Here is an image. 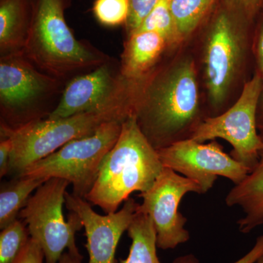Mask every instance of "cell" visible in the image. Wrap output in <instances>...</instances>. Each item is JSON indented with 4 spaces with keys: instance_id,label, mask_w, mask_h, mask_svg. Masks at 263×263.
I'll use <instances>...</instances> for the list:
<instances>
[{
    "instance_id": "1",
    "label": "cell",
    "mask_w": 263,
    "mask_h": 263,
    "mask_svg": "<svg viewBox=\"0 0 263 263\" xmlns=\"http://www.w3.org/2000/svg\"><path fill=\"white\" fill-rule=\"evenodd\" d=\"M135 82L132 114L156 150L190 138L200 118L195 65L186 60Z\"/></svg>"
},
{
    "instance_id": "2",
    "label": "cell",
    "mask_w": 263,
    "mask_h": 263,
    "mask_svg": "<svg viewBox=\"0 0 263 263\" xmlns=\"http://www.w3.org/2000/svg\"><path fill=\"white\" fill-rule=\"evenodd\" d=\"M69 0H34L24 56L40 70L64 81L109 61L103 52L76 39L65 18Z\"/></svg>"
},
{
    "instance_id": "3",
    "label": "cell",
    "mask_w": 263,
    "mask_h": 263,
    "mask_svg": "<svg viewBox=\"0 0 263 263\" xmlns=\"http://www.w3.org/2000/svg\"><path fill=\"white\" fill-rule=\"evenodd\" d=\"M163 168L157 151L131 114L123 122L117 143L104 158L85 200L106 214L117 212L132 193L149 190Z\"/></svg>"
},
{
    "instance_id": "4",
    "label": "cell",
    "mask_w": 263,
    "mask_h": 263,
    "mask_svg": "<svg viewBox=\"0 0 263 263\" xmlns=\"http://www.w3.org/2000/svg\"><path fill=\"white\" fill-rule=\"evenodd\" d=\"M129 116L124 110L88 112L63 119H37L11 129L1 124V138L12 141L9 174L19 176L27 167L54 153L72 140L89 136L105 123L124 122Z\"/></svg>"
},
{
    "instance_id": "5",
    "label": "cell",
    "mask_w": 263,
    "mask_h": 263,
    "mask_svg": "<svg viewBox=\"0 0 263 263\" xmlns=\"http://www.w3.org/2000/svg\"><path fill=\"white\" fill-rule=\"evenodd\" d=\"M62 81L37 68L23 51L1 56V124L15 129L47 118L48 105L62 90Z\"/></svg>"
},
{
    "instance_id": "6",
    "label": "cell",
    "mask_w": 263,
    "mask_h": 263,
    "mask_svg": "<svg viewBox=\"0 0 263 263\" xmlns=\"http://www.w3.org/2000/svg\"><path fill=\"white\" fill-rule=\"evenodd\" d=\"M122 123L113 121L102 124L94 133L68 142L21 175L67 180L72 185V194L85 199L94 186L104 158L117 143Z\"/></svg>"
},
{
    "instance_id": "7",
    "label": "cell",
    "mask_w": 263,
    "mask_h": 263,
    "mask_svg": "<svg viewBox=\"0 0 263 263\" xmlns=\"http://www.w3.org/2000/svg\"><path fill=\"white\" fill-rule=\"evenodd\" d=\"M70 183L67 180L48 179L31 195L19 216L28 228L31 238L39 243L45 263H58L65 249L79 250L76 234L84 228L80 217L70 212L68 221L64 217L65 193Z\"/></svg>"
},
{
    "instance_id": "8",
    "label": "cell",
    "mask_w": 263,
    "mask_h": 263,
    "mask_svg": "<svg viewBox=\"0 0 263 263\" xmlns=\"http://www.w3.org/2000/svg\"><path fill=\"white\" fill-rule=\"evenodd\" d=\"M262 86V78L256 72L246 83L234 105L219 115L205 118L194 129L190 138L200 143L216 138L228 141L233 148L230 155L251 172L258 163L263 145L257 125Z\"/></svg>"
},
{
    "instance_id": "9",
    "label": "cell",
    "mask_w": 263,
    "mask_h": 263,
    "mask_svg": "<svg viewBox=\"0 0 263 263\" xmlns=\"http://www.w3.org/2000/svg\"><path fill=\"white\" fill-rule=\"evenodd\" d=\"M134 82L122 76L111 60L67 83L54 110L47 118L63 119L83 113L110 110L132 114Z\"/></svg>"
},
{
    "instance_id": "10",
    "label": "cell",
    "mask_w": 263,
    "mask_h": 263,
    "mask_svg": "<svg viewBox=\"0 0 263 263\" xmlns=\"http://www.w3.org/2000/svg\"><path fill=\"white\" fill-rule=\"evenodd\" d=\"M190 193L202 194L195 181L164 167L152 187L140 193L142 203L138 210L150 216L160 249H173L190 240V232L185 228L187 219L179 212L184 195Z\"/></svg>"
},
{
    "instance_id": "11",
    "label": "cell",
    "mask_w": 263,
    "mask_h": 263,
    "mask_svg": "<svg viewBox=\"0 0 263 263\" xmlns=\"http://www.w3.org/2000/svg\"><path fill=\"white\" fill-rule=\"evenodd\" d=\"M157 151L164 167L195 181L202 194L212 190L219 176L236 185L250 172L216 141L205 144L187 138Z\"/></svg>"
},
{
    "instance_id": "12",
    "label": "cell",
    "mask_w": 263,
    "mask_h": 263,
    "mask_svg": "<svg viewBox=\"0 0 263 263\" xmlns=\"http://www.w3.org/2000/svg\"><path fill=\"white\" fill-rule=\"evenodd\" d=\"M245 34L226 12L219 13L212 24L205 46V66L209 98L214 107L224 101L243 60Z\"/></svg>"
},
{
    "instance_id": "13",
    "label": "cell",
    "mask_w": 263,
    "mask_h": 263,
    "mask_svg": "<svg viewBox=\"0 0 263 263\" xmlns=\"http://www.w3.org/2000/svg\"><path fill=\"white\" fill-rule=\"evenodd\" d=\"M138 205L129 197L120 210L103 216L95 212L85 199L65 193L66 207L79 216L84 226L88 263H118V243L134 219Z\"/></svg>"
},
{
    "instance_id": "14",
    "label": "cell",
    "mask_w": 263,
    "mask_h": 263,
    "mask_svg": "<svg viewBox=\"0 0 263 263\" xmlns=\"http://www.w3.org/2000/svg\"><path fill=\"white\" fill-rule=\"evenodd\" d=\"M263 141V135H261ZM226 205L239 207L243 217L237 221L240 233H251L263 226V145L259 152L258 163L238 184L228 193Z\"/></svg>"
},
{
    "instance_id": "15",
    "label": "cell",
    "mask_w": 263,
    "mask_h": 263,
    "mask_svg": "<svg viewBox=\"0 0 263 263\" xmlns=\"http://www.w3.org/2000/svg\"><path fill=\"white\" fill-rule=\"evenodd\" d=\"M167 45L166 40L155 32L143 31L128 36L119 66L123 77L132 82L146 77Z\"/></svg>"
},
{
    "instance_id": "16",
    "label": "cell",
    "mask_w": 263,
    "mask_h": 263,
    "mask_svg": "<svg viewBox=\"0 0 263 263\" xmlns=\"http://www.w3.org/2000/svg\"><path fill=\"white\" fill-rule=\"evenodd\" d=\"M34 0H0L1 56L23 51L32 24Z\"/></svg>"
},
{
    "instance_id": "17",
    "label": "cell",
    "mask_w": 263,
    "mask_h": 263,
    "mask_svg": "<svg viewBox=\"0 0 263 263\" xmlns=\"http://www.w3.org/2000/svg\"><path fill=\"white\" fill-rule=\"evenodd\" d=\"M127 233L132 240L129 255L119 263H161L157 254V232L153 221L138 207Z\"/></svg>"
},
{
    "instance_id": "18",
    "label": "cell",
    "mask_w": 263,
    "mask_h": 263,
    "mask_svg": "<svg viewBox=\"0 0 263 263\" xmlns=\"http://www.w3.org/2000/svg\"><path fill=\"white\" fill-rule=\"evenodd\" d=\"M48 179L32 176H17L2 184L0 190V228L3 230L17 219L31 194Z\"/></svg>"
},
{
    "instance_id": "19",
    "label": "cell",
    "mask_w": 263,
    "mask_h": 263,
    "mask_svg": "<svg viewBox=\"0 0 263 263\" xmlns=\"http://www.w3.org/2000/svg\"><path fill=\"white\" fill-rule=\"evenodd\" d=\"M214 0H171V9L179 39L186 37L201 22Z\"/></svg>"
},
{
    "instance_id": "20",
    "label": "cell",
    "mask_w": 263,
    "mask_h": 263,
    "mask_svg": "<svg viewBox=\"0 0 263 263\" xmlns=\"http://www.w3.org/2000/svg\"><path fill=\"white\" fill-rule=\"evenodd\" d=\"M31 239L25 222L15 219L0 233V263H15Z\"/></svg>"
},
{
    "instance_id": "21",
    "label": "cell",
    "mask_w": 263,
    "mask_h": 263,
    "mask_svg": "<svg viewBox=\"0 0 263 263\" xmlns=\"http://www.w3.org/2000/svg\"><path fill=\"white\" fill-rule=\"evenodd\" d=\"M143 31L159 33L166 40L167 44L179 41L176 24L171 13V0H160L135 32Z\"/></svg>"
},
{
    "instance_id": "22",
    "label": "cell",
    "mask_w": 263,
    "mask_h": 263,
    "mask_svg": "<svg viewBox=\"0 0 263 263\" xmlns=\"http://www.w3.org/2000/svg\"><path fill=\"white\" fill-rule=\"evenodd\" d=\"M129 12V0H95L93 5L95 18L107 27L125 24Z\"/></svg>"
},
{
    "instance_id": "23",
    "label": "cell",
    "mask_w": 263,
    "mask_h": 263,
    "mask_svg": "<svg viewBox=\"0 0 263 263\" xmlns=\"http://www.w3.org/2000/svg\"><path fill=\"white\" fill-rule=\"evenodd\" d=\"M160 0H129V12L126 29L128 36L136 32Z\"/></svg>"
},
{
    "instance_id": "24",
    "label": "cell",
    "mask_w": 263,
    "mask_h": 263,
    "mask_svg": "<svg viewBox=\"0 0 263 263\" xmlns=\"http://www.w3.org/2000/svg\"><path fill=\"white\" fill-rule=\"evenodd\" d=\"M262 255L263 235H260L257 238L255 245L248 253L233 263H256L259 257H262ZM173 263H200V262L195 255L190 254L177 257Z\"/></svg>"
},
{
    "instance_id": "25",
    "label": "cell",
    "mask_w": 263,
    "mask_h": 263,
    "mask_svg": "<svg viewBox=\"0 0 263 263\" xmlns=\"http://www.w3.org/2000/svg\"><path fill=\"white\" fill-rule=\"evenodd\" d=\"M44 259L41 246L31 238L27 248L15 263H43Z\"/></svg>"
},
{
    "instance_id": "26",
    "label": "cell",
    "mask_w": 263,
    "mask_h": 263,
    "mask_svg": "<svg viewBox=\"0 0 263 263\" xmlns=\"http://www.w3.org/2000/svg\"><path fill=\"white\" fill-rule=\"evenodd\" d=\"M12 148H13V144H12L11 140L8 137L1 138V142H0V176L1 178L9 174Z\"/></svg>"
},
{
    "instance_id": "27",
    "label": "cell",
    "mask_w": 263,
    "mask_h": 263,
    "mask_svg": "<svg viewBox=\"0 0 263 263\" xmlns=\"http://www.w3.org/2000/svg\"><path fill=\"white\" fill-rule=\"evenodd\" d=\"M254 54L257 62V70L263 79V14L261 15L255 33Z\"/></svg>"
},
{
    "instance_id": "28",
    "label": "cell",
    "mask_w": 263,
    "mask_h": 263,
    "mask_svg": "<svg viewBox=\"0 0 263 263\" xmlns=\"http://www.w3.org/2000/svg\"><path fill=\"white\" fill-rule=\"evenodd\" d=\"M248 18H252L263 7V0H238Z\"/></svg>"
},
{
    "instance_id": "29",
    "label": "cell",
    "mask_w": 263,
    "mask_h": 263,
    "mask_svg": "<svg viewBox=\"0 0 263 263\" xmlns=\"http://www.w3.org/2000/svg\"><path fill=\"white\" fill-rule=\"evenodd\" d=\"M83 256L79 250L64 252L58 263H82Z\"/></svg>"
},
{
    "instance_id": "30",
    "label": "cell",
    "mask_w": 263,
    "mask_h": 263,
    "mask_svg": "<svg viewBox=\"0 0 263 263\" xmlns=\"http://www.w3.org/2000/svg\"><path fill=\"white\" fill-rule=\"evenodd\" d=\"M257 129L260 131V135H263V86L260 98H259L258 107L257 110Z\"/></svg>"
},
{
    "instance_id": "31",
    "label": "cell",
    "mask_w": 263,
    "mask_h": 263,
    "mask_svg": "<svg viewBox=\"0 0 263 263\" xmlns=\"http://www.w3.org/2000/svg\"><path fill=\"white\" fill-rule=\"evenodd\" d=\"M256 263H263V255L262 257H259V259L257 261V262Z\"/></svg>"
}]
</instances>
